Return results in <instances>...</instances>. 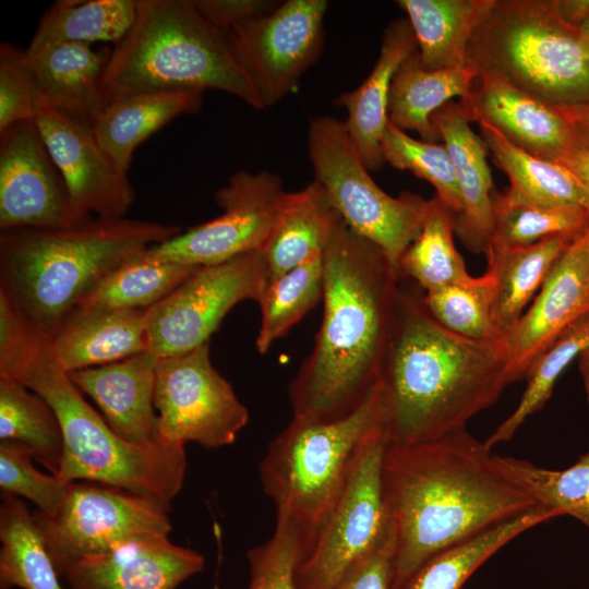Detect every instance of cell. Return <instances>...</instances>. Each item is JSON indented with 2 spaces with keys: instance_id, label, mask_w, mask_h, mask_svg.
Returning a JSON list of instances; mask_svg holds the SVG:
<instances>
[{
  "instance_id": "cell-9",
  "label": "cell",
  "mask_w": 589,
  "mask_h": 589,
  "mask_svg": "<svg viewBox=\"0 0 589 589\" xmlns=\"http://www.w3.org/2000/svg\"><path fill=\"white\" fill-rule=\"evenodd\" d=\"M308 152L315 181L329 202L360 237L377 245L398 271V262L419 235L429 200L383 191L371 178L345 122L333 116L310 121Z\"/></svg>"
},
{
  "instance_id": "cell-12",
  "label": "cell",
  "mask_w": 589,
  "mask_h": 589,
  "mask_svg": "<svg viewBox=\"0 0 589 589\" xmlns=\"http://www.w3.org/2000/svg\"><path fill=\"white\" fill-rule=\"evenodd\" d=\"M267 278L262 250L197 267L170 294L146 310L147 351L161 359L208 342L236 304L244 300L257 302Z\"/></svg>"
},
{
  "instance_id": "cell-52",
  "label": "cell",
  "mask_w": 589,
  "mask_h": 589,
  "mask_svg": "<svg viewBox=\"0 0 589 589\" xmlns=\"http://www.w3.org/2000/svg\"><path fill=\"white\" fill-rule=\"evenodd\" d=\"M578 368L584 384L586 399L589 404V346L579 354Z\"/></svg>"
},
{
  "instance_id": "cell-2",
  "label": "cell",
  "mask_w": 589,
  "mask_h": 589,
  "mask_svg": "<svg viewBox=\"0 0 589 589\" xmlns=\"http://www.w3.org/2000/svg\"><path fill=\"white\" fill-rule=\"evenodd\" d=\"M400 277L377 245L338 216L324 252L322 324L288 389L293 417L344 418L378 385Z\"/></svg>"
},
{
  "instance_id": "cell-40",
  "label": "cell",
  "mask_w": 589,
  "mask_h": 589,
  "mask_svg": "<svg viewBox=\"0 0 589 589\" xmlns=\"http://www.w3.org/2000/svg\"><path fill=\"white\" fill-rule=\"evenodd\" d=\"M324 291V255L267 279L257 300L261 325L255 346L261 354L298 323Z\"/></svg>"
},
{
  "instance_id": "cell-17",
  "label": "cell",
  "mask_w": 589,
  "mask_h": 589,
  "mask_svg": "<svg viewBox=\"0 0 589 589\" xmlns=\"http://www.w3.org/2000/svg\"><path fill=\"white\" fill-rule=\"evenodd\" d=\"M80 220L34 120L0 130V229L63 228Z\"/></svg>"
},
{
  "instance_id": "cell-31",
  "label": "cell",
  "mask_w": 589,
  "mask_h": 589,
  "mask_svg": "<svg viewBox=\"0 0 589 589\" xmlns=\"http://www.w3.org/2000/svg\"><path fill=\"white\" fill-rule=\"evenodd\" d=\"M0 589H64L25 503L1 493Z\"/></svg>"
},
{
  "instance_id": "cell-49",
  "label": "cell",
  "mask_w": 589,
  "mask_h": 589,
  "mask_svg": "<svg viewBox=\"0 0 589 589\" xmlns=\"http://www.w3.org/2000/svg\"><path fill=\"white\" fill-rule=\"evenodd\" d=\"M561 165L589 190V144L579 140Z\"/></svg>"
},
{
  "instance_id": "cell-37",
  "label": "cell",
  "mask_w": 589,
  "mask_h": 589,
  "mask_svg": "<svg viewBox=\"0 0 589 589\" xmlns=\"http://www.w3.org/2000/svg\"><path fill=\"white\" fill-rule=\"evenodd\" d=\"M493 209L494 233L490 244L501 248L529 247L553 236L577 241L589 227V213L578 204L526 202L495 191Z\"/></svg>"
},
{
  "instance_id": "cell-1",
  "label": "cell",
  "mask_w": 589,
  "mask_h": 589,
  "mask_svg": "<svg viewBox=\"0 0 589 589\" xmlns=\"http://www.w3.org/2000/svg\"><path fill=\"white\" fill-rule=\"evenodd\" d=\"M466 429L421 443L387 442L383 483L395 537L393 589L422 564L538 505L505 479Z\"/></svg>"
},
{
  "instance_id": "cell-43",
  "label": "cell",
  "mask_w": 589,
  "mask_h": 589,
  "mask_svg": "<svg viewBox=\"0 0 589 589\" xmlns=\"http://www.w3.org/2000/svg\"><path fill=\"white\" fill-rule=\"evenodd\" d=\"M384 160L394 168L409 170L430 182L436 196L456 215L461 209V196L454 167L444 144L416 140L392 124H386L382 136Z\"/></svg>"
},
{
  "instance_id": "cell-22",
  "label": "cell",
  "mask_w": 589,
  "mask_h": 589,
  "mask_svg": "<svg viewBox=\"0 0 589 589\" xmlns=\"http://www.w3.org/2000/svg\"><path fill=\"white\" fill-rule=\"evenodd\" d=\"M445 145L461 196L455 232L473 253H485L494 233L493 188L486 146L469 127L462 104L448 101L431 117Z\"/></svg>"
},
{
  "instance_id": "cell-4",
  "label": "cell",
  "mask_w": 589,
  "mask_h": 589,
  "mask_svg": "<svg viewBox=\"0 0 589 589\" xmlns=\"http://www.w3.org/2000/svg\"><path fill=\"white\" fill-rule=\"evenodd\" d=\"M0 300V377L22 383L55 411L63 437L57 476L115 485L170 510L185 477L184 446L135 445L119 437L59 364L50 338L32 327L5 297Z\"/></svg>"
},
{
  "instance_id": "cell-30",
  "label": "cell",
  "mask_w": 589,
  "mask_h": 589,
  "mask_svg": "<svg viewBox=\"0 0 589 589\" xmlns=\"http://www.w3.org/2000/svg\"><path fill=\"white\" fill-rule=\"evenodd\" d=\"M492 0H399L428 70L467 64L472 34Z\"/></svg>"
},
{
  "instance_id": "cell-51",
  "label": "cell",
  "mask_w": 589,
  "mask_h": 589,
  "mask_svg": "<svg viewBox=\"0 0 589 589\" xmlns=\"http://www.w3.org/2000/svg\"><path fill=\"white\" fill-rule=\"evenodd\" d=\"M566 112L574 123L579 140L589 144V104Z\"/></svg>"
},
{
  "instance_id": "cell-20",
  "label": "cell",
  "mask_w": 589,
  "mask_h": 589,
  "mask_svg": "<svg viewBox=\"0 0 589 589\" xmlns=\"http://www.w3.org/2000/svg\"><path fill=\"white\" fill-rule=\"evenodd\" d=\"M204 564L197 551L154 534L81 558L61 577L70 589H177Z\"/></svg>"
},
{
  "instance_id": "cell-16",
  "label": "cell",
  "mask_w": 589,
  "mask_h": 589,
  "mask_svg": "<svg viewBox=\"0 0 589 589\" xmlns=\"http://www.w3.org/2000/svg\"><path fill=\"white\" fill-rule=\"evenodd\" d=\"M34 121L76 217H125L135 196L128 171L100 146L92 125L45 104Z\"/></svg>"
},
{
  "instance_id": "cell-41",
  "label": "cell",
  "mask_w": 589,
  "mask_h": 589,
  "mask_svg": "<svg viewBox=\"0 0 589 589\" xmlns=\"http://www.w3.org/2000/svg\"><path fill=\"white\" fill-rule=\"evenodd\" d=\"M588 346L589 311L573 322L532 363L519 404L484 444L492 449L496 444L509 441L529 416L543 408L560 375Z\"/></svg>"
},
{
  "instance_id": "cell-11",
  "label": "cell",
  "mask_w": 589,
  "mask_h": 589,
  "mask_svg": "<svg viewBox=\"0 0 589 589\" xmlns=\"http://www.w3.org/2000/svg\"><path fill=\"white\" fill-rule=\"evenodd\" d=\"M385 429L362 452L339 500L297 569L299 589H330L377 549L393 526L383 483Z\"/></svg>"
},
{
  "instance_id": "cell-5",
  "label": "cell",
  "mask_w": 589,
  "mask_h": 589,
  "mask_svg": "<svg viewBox=\"0 0 589 589\" xmlns=\"http://www.w3.org/2000/svg\"><path fill=\"white\" fill-rule=\"evenodd\" d=\"M179 232L176 225L127 217L1 231L0 293L51 338L112 271Z\"/></svg>"
},
{
  "instance_id": "cell-36",
  "label": "cell",
  "mask_w": 589,
  "mask_h": 589,
  "mask_svg": "<svg viewBox=\"0 0 589 589\" xmlns=\"http://www.w3.org/2000/svg\"><path fill=\"white\" fill-rule=\"evenodd\" d=\"M455 224L456 213L436 195L430 199L421 230L398 262L399 275L425 292L470 280L454 243Z\"/></svg>"
},
{
  "instance_id": "cell-47",
  "label": "cell",
  "mask_w": 589,
  "mask_h": 589,
  "mask_svg": "<svg viewBox=\"0 0 589 589\" xmlns=\"http://www.w3.org/2000/svg\"><path fill=\"white\" fill-rule=\"evenodd\" d=\"M394 530L373 552L351 567L330 589H393Z\"/></svg>"
},
{
  "instance_id": "cell-39",
  "label": "cell",
  "mask_w": 589,
  "mask_h": 589,
  "mask_svg": "<svg viewBox=\"0 0 589 589\" xmlns=\"http://www.w3.org/2000/svg\"><path fill=\"white\" fill-rule=\"evenodd\" d=\"M144 252L105 277L79 309L147 310L170 294L200 267L153 260Z\"/></svg>"
},
{
  "instance_id": "cell-23",
  "label": "cell",
  "mask_w": 589,
  "mask_h": 589,
  "mask_svg": "<svg viewBox=\"0 0 589 589\" xmlns=\"http://www.w3.org/2000/svg\"><path fill=\"white\" fill-rule=\"evenodd\" d=\"M26 51L43 103L93 127L109 103L104 77L111 50L57 43Z\"/></svg>"
},
{
  "instance_id": "cell-35",
  "label": "cell",
  "mask_w": 589,
  "mask_h": 589,
  "mask_svg": "<svg viewBox=\"0 0 589 589\" xmlns=\"http://www.w3.org/2000/svg\"><path fill=\"white\" fill-rule=\"evenodd\" d=\"M28 449L34 460L58 474L63 457V437L52 408L22 383L0 377V442Z\"/></svg>"
},
{
  "instance_id": "cell-46",
  "label": "cell",
  "mask_w": 589,
  "mask_h": 589,
  "mask_svg": "<svg viewBox=\"0 0 589 589\" xmlns=\"http://www.w3.org/2000/svg\"><path fill=\"white\" fill-rule=\"evenodd\" d=\"M26 49L0 45V130L34 120L43 105Z\"/></svg>"
},
{
  "instance_id": "cell-7",
  "label": "cell",
  "mask_w": 589,
  "mask_h": 589,
  "mask_svg": "<svg viewBox=\"0 0 589 589\" xmlns=\"http://www.w3.org/2000/svg\"><path fill=\"white\" fill-rule=\"evenodd\" d=\"M385 429L380 383L350 414L332 421L292 417L259 465L276 521L292 527L306 554L366 445ZM305 554V555H306Z\"/></svg>"
},
{
  "instance_id": "cell-13",
  "label": "cell",
  "mask_w": 589,
  "mask_h": 589,
  "mask_svg": "<svg viewBox=\"0 0 589 589\" xmlns=\"http://www.w3.org/2000/svg\"><path fill=\"white\" fill-rule=\"evenodd\" d=\"M154 406L158 440L168 445L227 446L250 418L232 385L212 364L208 342L157 360Z\"/></svg>"
},
{
  "instance_id": "cell-18",
  "label": "cell",
  "mask_w": 589,
  "mask_h": 589,
  "mask_svg": "<svg viewBox=\"0 0 589 589\" xmlns=\"http://www.w3.org/2000/svg\"><path fill=\"white\" fill-rule=\"evenodd\" d=\"M460 103L470 121L489 123L510 143L544 160L561 164L579 141L566 110L495 72H479L468 97Z\"/></svg>"
},
{
  "instance_id": "cell-42",
  "label": "cell",
  "mask_w": 589,
  "mask_h": 589,
  "mask_svg": "<svg viewBox=\"0 0 589 589\" xmlns=\"http://www.w3.org/2000/svg\"><path fill=\"white\" fill-rule=\"evenodd\" d=\"M423 300L430 314L448 330L478 341H504L493 323V279L489 272L425 292Z\"/></svg>"
},
{
  "instance_id": "cell-3",
  "label": "cell",
  "mask_w": 589,
  "mask_h": 589,
  "mask_svg": "<svg viewBox=\"0 0 589 589\" xmlns=\"http://www.w3.org/2000/svg\"><path fill=\"white\" fill-rule=\"evenodd\" d=\"M515 383L503 342L457 335L399 286L380 386L387 442L409 445L466 429Z\"/></svg>"
},
{
  "instance_id": "cell-50",
  "label": "cell",
  "mask_w": 589,
  "mask_h": 589,
  "mask_svg": "<svg viewBox=\"0 0 589 589\" xmlns=\"http://www.w3.org/2000/svg\"><path fill=\"white\" fill-rule=\"evenodd\" d=\"M560 16L568 24L579 26L589 17V0H555Z\"/></svg>"
},
{
  "instance_id": "cell-8",
  "label": "cell",
  "mask_w": 589,
  "mask_h": 589,
  "mask_svg": "<svg viewBox=\"0 0 589 589\" xmlns=\"http://www.w3.org/2000/svg\"><path fill=\"white\" fill-rule=\"evenodd\" d=\"M467 62L566 111L589 104V39L560 16L555 0H492Z\"/></svg>"
},
{
  "instance_id": "cell-19",
  "label": "cell",
  "mask_w": 589,
  "mask_h": 589,
  "mask_svg": "<svg viewBox=\"0 0 589 589\" xmlns=\"http://www.w3.org/2000/svg\"><path fill=\"white\" fill-rule=\"evenodd\" d=\"M589 311V251L575 241L558 259L536 300L504 339L515 382L537 358Z\"/></svg>"
},
{
  "instance_id": "cell-14",
  "label": "cell",
  "mask_w": 589,
  "mask_h": 589,
  "mask_svg": "<svg viewBox=\"0 0 589 589\" xmlns=\"http://www.w3.org/2000/svg\"><path fill=\"white\" fill-rule=\"evenodd\" d=\"M286 192L276 173L238 171L215 194L221 214L145 250L149 259L191 266L215 265L262 250Z\"/></svg>"
},
{
  "instance_id": "cell-38",
  "label": "cell",
  "mask_w": 589,
  "mask_h": 589,
  "mask_svg": "<svg viewBox=\"0 0 589 589\" xmlns=\"http://www.w3.org/2000/svg\"><path fill=\"white\" fill-rule=\"evenodd\" d=\"M493 459L500 473L538 506L554 512L557 517L572 516L589 528V450L563 470L495 454Z\"/></svg>"
},
{
  "instance_id": "cell-27",
  "label": "cell",
  "mask_w": 589,
  "mask_h": 589,
  "mask_svg": "<svg viewBox=\"0 0 589 589\" xmlns=\"http://www.w3.org/2000/svg\"><path fill=\"white\" fill-rule=\"evenodd\" d=\"M479 72L467 63L461 67L428 70L418 49L397 69L389 92L388 121L401 130L417 131L423 141L435 142L441 135L431 121L432 115L446 103L471 92Z\"/></svg>"
},
{
  "instance_id": "cell-44",
  "label": "cell",
  "mask_w": 589,
  "mask_h": 589,
  "mask_svg": "<svg viewBox=\"0 0 589 589\" xmlns=\"http://www.w3.org/2000/svg\"><path fill=\"white\" fill-rule=\"evenodd\" d=\"M72 482L34 466L28 449L13 442H0V489L17 497L31 501L37 512L51 515L64 502Z\"/></svg>"
},
{
  "instance_id": "cell-26",
  "label": "cell",
  "mask_w": 589,
  "mask_h": 589,
  "mask_svg": "<svg viewBox=\"0 0 589 589\" xmlns=\"http://www.w3.org/2000/svg\"><path fill=\"white\" fill-rule=\"evenodd\" d=\"M202 95V91L187 89L117 96L92 128L105 152L128 171L137 146L175 118L197 111Z\"/></svg>"
},
{
  "instance_id": "cell-33",
  "label": "cell",
  "mask_w": 589,
  "mask_h": 589,
  "mask_svg": "<svg viewBox=\"0 0 589 589\" xmlns=\"http://www.w3.org/2000/svg\"><path fill=\"white\" fill-rule=\"evenodd\" d=\"M477 123L495 165L509 179L506 192L510 196L533 203L586 205L585 187L564 166L522 151L484 121Z\"/></svg>"
},
{
  "instance_id": "cell-6",
  "label": "cell",
  "mask_w": 589,
  "mask_h": 589,
  "mask_svg": "<svg viewBox=\"0 0 589 589\" xmlns=\"http://www.w3.org/2000/svg\"><path fill=\"white\" fill-rule=\"evenodd\" d=\"M104 85L117 96L216 89L265 109L228 32L208 22L192 0H137L135 21L115 45Z\"/></svg>"
},
{
  "instance_id": "cell-28",
  "label": "cell",
  "mask_w": 589,
  "mask_h": 589,
  "mask_svg": "<svg viewBox=\"0 0 589 589\" xmlns=\"http://www.w3.org/2000/svg\"><path fill=\"white\" fill-rule=\"evenodd\" d=\"M338 216L325 190L315 180L300 191L286 192L262 249L267 279L324 255Z\"/></svg>"
},
{
  "instance_id": "cell-45",
  "label": "cell",
  "mask_w": 589,
  "mask_h": 589,
  "mask_svg": "<svg viewBox=\"0 0 589 589\" xmlns=\"http://www.w3.org/2000/svg\"><path fill=\"white\" fill-rule=\"evenodd\" d=\"M305 553L297 531L276 521L273 536L247 553L250 575L247 589H299L297 569Z\"/></svg>"
},
{
  "instance_id": "cell-54",
  "label": "cell",
  "mask_w": 589,
  "mask_h": 589,
  "mask_svg": "<svg viewBox=\"0 0 589 589\" xmlns=\"http://www.w3.org/2000/svg\"><path fill=\"white\" fill-rule=\"evenodd\" d=\"M578 28L581 31L582 34L586 35V37L589 39V17L586 19Z\"/></svg>"
},
{
  "instance_id": "cell-15",
  "label": "cell",
  "mask_w": 589,
  "mask_h": 589,
  "mask_svg": "<svg viewBox=\"0 0 589 589\" xmlns=\"http://www.w3.org/2000/svg\"><path fill=\"white\" fill-rule=\"evenodd\" d=\"M327 8L326 0H287L228 32L265 108L287 96L320 55Z\"/></svg>"
},
{
  "instance_id": "cell-32",
  "label": "cell",
  "mask_w": 589,
  "mask_h": 589,
  "mask_svg": "<svg viewBox=\"0 0 589 589\" xmlns=\"http://www.w3.org/2000/svg\"><path fill=\"white\" fill-rule=\"evenodd\" d=\"M554 517H557L554 512L537 506L436 554L396 589H460L501 548L526 530Z\"/></svg>"
},
{
  "instance_id": "cell-34",
  "label": "cell",
  "mask_w": 589,
  "mask_h": 589,
  "mask_svg": "<svg viewBox=\"0 0 589 589\" xmlns=\"http://www.w3.org/2000/svg\"><path fill=\"white\" fill-rule=\"evenodd\" d=\"M137 0H59L40 17L27 49L57 43L118 44L132 27Z\"/></svg>"
},
{
  "instance_id": "cell-29",
  "label": "cell",
  "mask_w": 589,
  "mask_h": 589,
  "mask_svg": "<svg viewBox=\"0 0 589 589\" xmlns=\"http://www.w3.org/2000/svg\"><path fill=\"white\" fill-rule=\"evenodd\" d=\"M574 242L564 236H553L524 248L488 247L486 272L493 279V323L504 339L555 263Z\"/></svg>"
},
{
  "instance_id": "cell-48",
  "label": "cell",
  "mask_w": 589,
  "mask_h": 589,
  "mask_svg": "<svg viewBox=\"0 0 589 589\" xmlns=\"http://www.w3.org/2000/svg\"><path fill=\"white\" fill-rule=\"evenodd\" d=\"M213 25L230 32L272 12L279 3L269 0H192Z\"/></svg>"
},
{
  "instance_id": "cell-25",
  "label": "cell",
  "mask_w": 589,
  "mask_h": 589,
  "mask_svg": "<svg viewBox=\"0 0 589 589\" xmlns=\"http://www.w3.org/2000/svg\"><path fill=\"white\" fill-rule=\"evenodd\" d=\"M50 346L67 372L147 351L146 310L79 309L50 338Z\"/></svg>"
},
{
  "instance_id": "cell-21",
  "label": "cell",
  "mask_w": 589,
  "mask_h": 589,
  "mask_svg": "<svg viewBox=\"0 0 589 589\" xmlns=\"http://www.w3.org/2000/svg\"><path fill=\"white\" fill-rule=\"evenodd\" d=\"M157 360L144 351L109 364L68 372L122 440L148 445L158 440L154 390Z\"/></svg>"
},
{
  "instance_id": "cell-53",
  "label": "cell",
  "mask_w": 589,
  "mask_h": 589,
  "mask_svg": "<svg viewBox=\"0 0 589 589\" xmlns=\"http://www.w3.org/2000/svg\"><path fill=\"white\" fill-rule=\"evenodd\" d=\"M586 189V188H585ZM586 193H587V202H586V205L585 207L587 208L588 213H589V190L586 189ZM586 250L589 251V227L588 229L586 230V232L577 240Z\"/></svg>"
},
{
  "instance_id": "cell-10",
  "label": "cell",
  "mask_w": 589,
  "mask_h": 589,
  "mask_svg": "<svg viewBox=\"0 0 589 589\" xmlns=\"http://www.w3.org/2000/svg\"><path fill=\"white\" fill-rule=\"evenodd\" d=\"M169 510L131 491L94 481H73L51 515L33 512L46 549L61 577L87 556L154 534L169 536Z\"/></svg>"
},
{
  "instance_id": "cell-24",
  "label": "cell",
  "mask_w": 589,
  "mask_h": 589,
  "mask_svg": "<svg viewBox=\"0 0 589 589\" xmlns=\"http://www.w3.org/2000/svg\"><path fill=\"white\" fill-rule=\"evenodd\" d=\"M418 49L408 20L398 19L384 31L376 63L353 91L340 94L336 104L347 110L346 128L369 171L385 163L382 136L388 122L387 108L394 75L401 62Z\"/></svg>"
}]
</instances>
